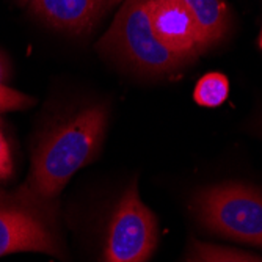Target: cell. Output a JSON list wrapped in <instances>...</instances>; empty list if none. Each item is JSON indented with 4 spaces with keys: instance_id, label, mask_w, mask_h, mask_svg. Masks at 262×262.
<instances>
[{
    "instance_id": "obj_1",
    "label": "cell",
    "mask_w": 262,
    "mask_h": 262,
    "mask_svg": "<svg viewBox=\"0 0 262 262\" xmlns=\"http://www.w3.org/2000/svg\"><path fill=\"white\" fill-rule=\"evenodd\" d=\"M107 124V108L94 105L46 132L33 151L32 170L20 192L35 201L52 203L69 179L98 157Z\"/></svg>"
},
{
    "instance_id": "obj_2",
    "label": "cell",
    "mask_w": 262,
    "mask_h": 262,
    "mask_svg": "<svg viewBox=\"0 0 262 262\" xmlns=\"http://www.w3.org/2000/svg\"><path fill=\"white\" fill-rule=\"evenodd\" d=\"M99 46L129 66L152 76L174 73L190 60L170 51L157 38L151 20V0H123Z\"/></svg>"
},
{
    "instance_id": "obj_3",
    "label": "cell",
    "mask_w": 262,
    "mask_h": 262,
    "mask_svg": "<svg viewBox=\"0 0 262 262\" xmlns=\"http://www.w3.org/2000/svg\"><path fill=\"white\" fill-rule=\"evenodd\" d=\"M192 212L212 234L262 248V192L242 182L207 187L193 198Z\"/></svg>"
},
{
    "instance_id": "obj_4",
    "label": "cell",
    "mask_w": 262,
    "mask_h": 262,
    "mask_svg": "<svg viewBox=\"0 0 262 262\" xmlns=\"http://www.w3.org/2000/svg\"><path fill=\"white\" fill-rule=\"evenodd\" d=\"M44 253L63 259L64 245L52 203H39L17 190L0 195V257L13 253Z\"/></svg>"
},
{
    "instance_id": "obj_5",
    "label": "cell",
    "mask_w": 262,
    "mask_h": 262,
    "mask_svg": "<svg viewBox=\"0 0 262 262\" xmlns=\"http://www.w3.org/2000/svg\"><path fill=\"white\" fill-rule=\"evenodd\" d=\"M157 239L156 215L141 201L138 187L132 182L110 217L102 262H148L157 247Z\"/></svg>"
},
{
    "instance_id": "obj_6",
    "label": "cell",
    "mask_w": 262,
    "mask_h": 262,
    "mask_svg": "<svg viewBox=\"0 0 262 262\" xmlns=\"http://www.w3.org/2000/svg\"><path fill=\"white\" fill-rule=\"evenodd\" d=\"M120 2L123 0H29L30 10L47 26L73 35L90 32Z\"/></svg>"
},
{
    "instance_id": "obj_7",
    "label": "cell",
    "mask_w": 262,
    "mask_h": 262,
    "mask_svg": "<svg viewBox=\"0 0 262 262\" xmlns=\"http://www.w3.org/2000/svg\"><path fill=\"white\" fill-rule=\"evenodd\" d=\"M151 20L157 38L170 51L187 58L200 52L195 20L181 0H151Z\"/></svg>"
},
{
    "instance_id": "obj_8",
    "label": "cell",
    "mask_w": 262,
    "mask_h": 262,
    "mask_svg": "<svg viewBox=\"0 0 262 262\" xmlns=\"http://www.w3.org/2000/svg\"><path fill=\"white\" fill-rule=\"evenodd\" d=\"M196 26L198 51H206L223 39L229 26V10L225 0H181Z\"/></svg>"
},
{
    "instance_id": "obj_9",
    "label": "cell",
    "mask_w": 262,
    "mask_h": 262,
    "mask_svg": "<svg viewBox=\"0 0 262 262\" xmlns=\"http://www.w3.org/2000/svg\"><path fill=\"white\" fill-rule=\"evenodd\" d=\"M185 262H262L260 256L192 241Z\"/></svg>"
},
{
    "instance_id": "obj_10",
    "label": "cell",
    "mask_w": 262,
    "mask_h": 262,
    "mask_svg": "<svg viewBox=\"0 0 262 262\" xmlns=\"http://www.w3.org/2000/svg\"><path fill=\"white\" fill-rule=\"evenodd\" d=\"M229 94V82L220 73H209L203 76L193 91L196 104L203 107H219L222 105Z\"/></svg>"
},
{
    "instance_id": "obj_11",
    "label": "cell",
    "mask_w": 262,
    "mask_h": 262,
    "mask_svg": "<svg viewBox=\"0 0 262 262\" xmlns=\"http://www.w3.org/2000/svg\"><path fill=\"white\" fill-rule=\"evenodd\" d=\"M33 99L27 94L16 91L7 85H0V113L24 110L33 105Z\"/></svg>"
},
{
    "instance_id": "obj_12",
    "label": "cell",
    "mask_w": 262,
    "mask_h": 262,
    "mask_svg": "<svg viewBox=\"0 0 262 262\" xmlns=\"http://www.w3.org/2000/svg\"><path fill=\"white\" fill-rule=\"evenodd\" d=\"M13 176V156L10 143L0 126V181H8Z\"/></svg>"
},
{
    "instance_id": "obj_13",
    "label": "cell",
    "mask_w": 262,
    "mask_h": 262,
    "mask_svg": "<svg viewBox=\"0 0 262 262\" xmlns=\"http://www.w3.org/2000/svg\"><path fill=\"white\" fill-rule=\"evenodd\" d=\"M8 73H10L8 63H7L5 57L0 54V85H5V82L8 79Z\"/></svg>"
},
{
    "instance_id": "obj_14",
    "label": "cell",
    "mask_w": 262,
    "mask_h": 262,
    "mask_svg": "<svg viewBox=\"0 0 262 262\" xmlns=\"http://www.w3.org/2000/svg\"><path fill=\"white\" fill-rule=\"evenodd\" d=\"M259 46H260V49H262V33H260V38H259Z\"/></svg>"
},
{
    "instance_id": "obj_15",
    "label": "cell",
    "mask_w": 262,
    "mask_h": 262,
    "mask_svg": "<svg viewBox=\"0 0 262 262\" xmlns=\"http://www.w3.org/2000/svg\"><path fill=\"white\" fill-rule=\"evenodd\" d=\"M20 2H22V4H27V2H29V0H20Z\"/></svg>"
}]
</instances>
